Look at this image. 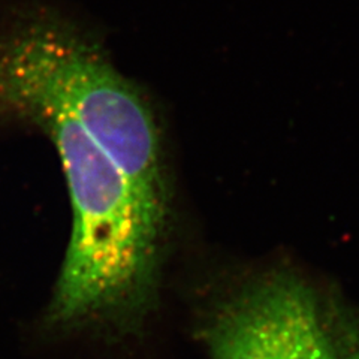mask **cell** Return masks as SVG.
<instances>
[{
    "label": "cell",
    "instance_id": "obj_3",
    "mask_svg": "<svg viewBox=\"0 0 359 359\" xmlns=\"http://www.w3.org/2000/svg\"><path fill=\"white\" fill-rule=\"evenodd\" d=\"M330 331L319 298L297 276L250 280L205 328L211 359H351Z\"/></svg>",
    "mask_w": 359,
    "mask_h": 359
},
{
    "label": "cell",
    "instance_id": "obj_2",
    "mask_svg": "<svg viewBox=\"0 0 359 359\" xmlns=\"http://www.w3.org/2000/svg\"><path fill=\"white\" fill-rule=\"evenodd\" d=\"M36 105L72 116L145 196L166 205L161 132L141 88L92 32L53 8L18 5L0 15V120Z\"/></svg>",
    "mask_w": 359,
    "mask_h": 359
},
{
    "label": "cell",
    "instance_id": "obj_1",
    "mask_svg": "<svg viewBox=\"0 0 359 359\" xmlns=\"http://www.w3.org/2000/svg\"><path fill=\"white\" fill-rule=\"evenodd\" d=\"M15 120L48 135L71 195L72 235L50 322L133 331L154 297L166 205L145 196L72 116L38 105Z\"/></svg>",
    "mask_w": 359,
    "mask_h": 359
},
{
    "label": "cell",
    "instance_id": "obj_4",
    "mask_svg": "<svg viewBox=\"0 0 359 359\" xmlns=\"http://www.w3.org/2000/svg\"><path fill=\"white\" fill-rule=\"evenodd\" d=\"M351 359H359V349L353 355H351Z\"/></svg>",
    "mask_w": 359,
    "mask_h": 359
}]
</instances>
